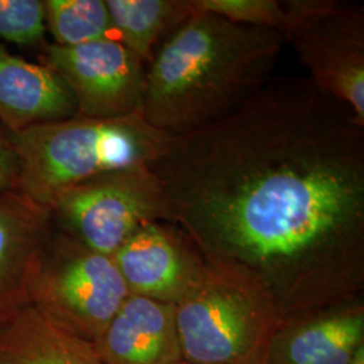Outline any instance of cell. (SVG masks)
<instances>
[{
  "mask_svg": "<svg viewBox=\"0 0 364 364\" xmlns=\"http://www.w3.org/2000/svg\"><path fill=\"white\" fill-rule=\"evenodd\" d=\"M149 168L165 223L284 320L363 296L364 124L306 76L272 78Z\"/></svg>",
  "mask_w": 364,
  "mask_h": 364,
  "instance_id": "cell-1",
  "label": "cell"
},
{
  "mask_svg": "<svg viewBox=\"0 0 364 364\" xmlns=\"http://www.w3.org/2000/svg\"><path fill=\"white\" fill-rule=\"evenodd\" d=\"M174 314L182 359L193 364H263L284 321L259 285L207 262L198 284L174 305Z\"/></svg>",
  "mask_w": 364,
  "mask_h": 364,
  "instance_id": "cell-4",
  "label": "cell"
},
{
  "mask_svg": "<svg viewBox=\"0 0 364 364\" xmlns=\"http://www.w3.org/2000/svg\"><path fill=\"white\" fill-rule=\"evenodd\" d=\"M363 344L360 296L285 318L263 364H348Z\"/></svg>",
  "mask_w": 364,
  "mask_h": 364,
  "instance_id": "cell-11",
  "label": "cell"
},
{
  "mask_svg": "<svg viewBox=\"0 0 364 364\" xmlns=\"http://www.w3.org/2000/svg\"><path fill=\"white\" fill-rule=\"evenodd\" d=\"M176 364H193V363H189V362H186V360H183V359H182V360H180V362H177V363Z\"/></svg>",
  "mask_w": 364,
  "mask_h": 364,
  "instance_id": "cell-21",
  "label": "cell"
},
{
  "mask_svg": "<svg viewBox=\"0 0 364 364\" xmlns=\"http://www.w3.org/2000/svg\"><path fill=\"white\" fill-rule=\"evenodd\" d=\"M284 43L275 30L237 25L195 7L146 68L139 114L173 138L203 130L273 78Z\"/></svg>",
  "mask_w": 364,
  "mask_h": 364,
  "instance_id": "cell-2",
  "label": "cell"
},
{
  "mask_svg": "<svg viewBox=\"0 0 364 364\" xmlns=\"http://www.w3.org/2000/svg\"><path fill=\"white\" fill-rule=\"evenodd\" d=\"M103 364L182 360L174 305L130 294L93 341Z\"/></svg>",
  "mask_w": 364,
  "mask_h": 364,
  "instance_id": "cell-12",
  "label": "cell"
},
{
  "mask_svg": "<svg viewBox=\"0 0 364 364\" xmlns=\"http://www.w3.org/2000/svg\"><path fill=\"white\" fill-rule=\"evenodd\" d=\"M77 115L64 81L0 43V126L10 134Z\"/></svg>",
  "mask_w": 364,
  "mask_h": 364,
  "instance_id": "cell-13",
  "label": "cell"
},
{
  "mask_svg": "<svg viewBox=\"0 0 364 364\" xmlns=\"http://www.w3.org/2000/svg\"><path fill=\"white\" fill-rule=\"evenodd\" d=\"M54 230L49 207L21 191L0 196V329L30 305Z\"/></svg>",
  "mask_w": 364,
  "mask_h": 364,
  "instance_id": "cell-10",
  "label": "cell"
},
{
  "mask_svg": "<svg viewBox=\"0 0 364 364\" xmlns=\"http://www.w3.org/2000/svg\"><path fill=\"white\" fill-rule=\"evenodd\" d=\"M19 189V159L7 132L0 127V196Z\"/></svg>",
  "mask_w": 364,
  "mask_h": 364,
  "instance_id": "cell-19",
  "label": "cell"
},
{
  "mask_svg": "<svg viewBox=\"0 0 364 364\" xmlns=\"http://www.w3.org/2000/svg\"><path fill=\"white\" fill-rule=\"evenodd\" d=\"M130 296L112 257L54 230L31 287L30 306L93 341Z\"/></svg>",
  "mask_w": 364,
  "mask_h": 364,
  "instance_id": "cell-5",
  "label": "cell"
},
{
  "mask_svg": "<svg viewBox=\"0 0 364 364\" xmlns=\"http://www.w3.org/2000/svg\"><path fill=\"white\" fill-rule=\"evenodd\" d=\"M112 258L130 294L170 305L192 291L205 267L189 239L165 221L144 224Z\"/></svg>",
  "mask_w": 364,
  "mask_h": 364,
  "instance_id": "cell-9",
  "label": "cell"
},
{
  "mask_svg": "<svg viewBox=\"0 0 364 364\" xmlns=\"http://www.w3.org/2000/svg\"><path fill=\"white\" fill-rule=\"evenodd\" d=\"M193 4L197 10L218 15L232 23L284 33L282 0H193Z\"/></svg>",
  "mask_w": 364,
  "mask_h": 364,
  "instance_id": "cell-17",
  "label": "cell"
},
{
  "mask_svg": "<svg viewBox=\"0 0 364 364\" xmlns=\"http://www.w3.org/2000/svg\"><path fill=\"white\" fill-rule=\"evenodd\" d=\"M39 58L64 81L78 117L117 119L139 112L146 68L117 39L70 48L45 42Z\"/></svg>",
  "mask_w": 364,
  "mask_h": 364,
  "instance_id": "cell-8",
  "label": "cell"
},
{
  "mask_svg": "<svg viewBox=\"0 0 364 364\" xmlns=\"http://www.w3.org/2000/svg\"><path fill=\"white\" fill-rule=\"evenodd\" d=\"M0 364H103L92 341L27 306L0 329Z\"/></svg>",
  "mask_w": 364,
  "mask_h": 364,
  "instance_id": "cell-14",
  "label": "cell"
},
{
  "mask_svg": "<svg viewBox=\"0 0 364 364\" xmlns=\"http://www.w3.org/2000/svg\"><path fill=\"white\" fill-rule=\"evenodd\" d=\"M43 0H0V38L21 46L45 43Z\"/></svg>",
  "mask_w": 364,
  "mask_h": 364,
  "instance_id": "cell-18",
  "label": "cell"
},
{
  "mask_svg": "<svg viewBox=\"0 0 364 364\" xmlns=\"http://www.w3.org/2000/svg\"><path fill=\"white\" fill-rule=\"evenodd\" d=\"M50 209L58 231L109 257L146 223L165 221L162 189L149 166L81 182L57 196Z\"/></svg>",
  "mask_w": 364,
  "mask_h": 364,
  "instance_id": "cell-7",
  "label": "cell"
},
{
  "mask_svg": "<svg viewBox=\"0 0 364 364\" xmlns=\"http://www.w3.org/2000/svg\"><path fill=\"white\" fill-rule=\"evenodd\" d=\"M284 38L313 84L364 124V7L341 0H282Z\"/></svg>",
  "mask_w": 364,
  "mask_h": 364,
  "instance_id": "cell-6",
  "label": "cell"
},
{
  "mask_svg": "<svg viewBox=\"0 0 364 364\" xmlns=\"http://www.w3.org/2000/svg\"><path fill=\"white\" fill-rule=\"evenodd\" d=\"M7 135L19 159L18 191L49 208L60 193L96 176L150 166L173 138L139 112L117 119L76 115Z\"/></svg>",
  "mask_w": 364,
  "mask_h": 364,
  "instance_id": "cell-3",
  "label": "cell"
},
{
  "mask_svg": "<svg viewBox=\"0 0 364 364\" xmlns=\"http://www.w3.org/2000/svg\"><path fill=\"white\" fill-rule=\"evenodd\" d=\"M114 37L130 49L144 65L166 31H174L192 14V0H105Z\"/></svg>",
  "mask_w": 364,
  "mask_h": 364,
  "instance_id": "cell-15",
  "label": "cell"
},
{
  "mask_svg": "<svg viewBox=\"0 0 364 364\" xmlns=\"http://www.w3.org/2000/svg\"><path fill=\"white\" fill-rule=\"evenodd\" d=\"M348 364H364V344L360 346L353 353V356H352Z\"/></svg>",
  "mask_w": 364,
  "mask_h": 364,
  "instance_id": "cell-20",
  "label": "cell"
},
{
  "mask_svg": "<svg viewBox=\"0 0 364 364\" xmlns=\"http://www.w3.org/2000/svg\"><path fill=\"white\" fill-rule=\"evenodd\" d=\"M46 31L58 46L115 39L105 0H43Z\"/></svg>",
  "mask_w": 364,
  "mask_h": 364,
  "instance_id": "cell-16",
  "label": "cell"
}]
</instances>
